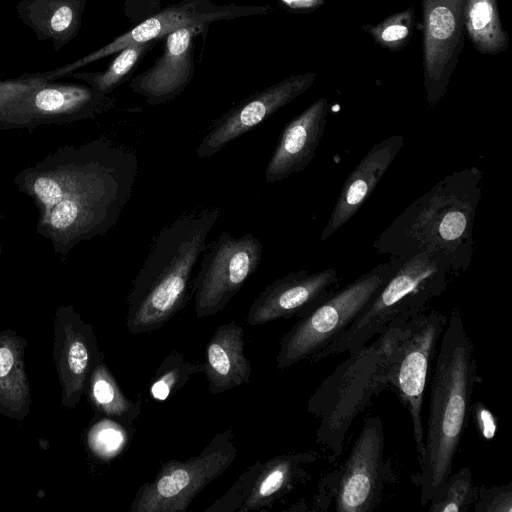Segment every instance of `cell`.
<instances>
[{"label":"cell","mask_w":512,"mask_h":512,"mask_svg":"<svg viewBox=\"0 0 512 512\" xmlns=\"http://www.w3.org/2000/svg\"><path fill=\"white\" fill-rule=\"evenodd\" d=\"M138 159L106 139L61 149L23 173L22 188L38 204L39 231L55 250L106 234L132 196Z\"/></svg>","instance_id":"6da1fadb"},{"label":"cell","mask_w":512,"mask_h":512,"mask_svg":"<svg viewBox=\"0 0 512 512\" xmlns=\"http://www.w3.org/2000/svg\"><path fill=\"white\" fill-rule=\"evenodd\" d=\"M482 172H453L411 203L373 242L377 253L409 258L424 253L452 275L465 272L474 250L473 227Z\"/></svg>","instance_id":"7a4b0ae2"},{"label":"cell","mask_w":512,"mask_h":512,"mask_svg":"<svg viewBox=\"0 0 512 512\" xmlns=\"http://www.w3.org/2000/svg\"><path fill=\"white\" fill-rule=\"evenodd\" d=\"M429 374L430 400L419 471L412 476L426 506L452 472L458 447L468 424L472 395L481 381L469 337L458 310H453L442 332Z\"/></svg>","instance_id":"3957f363"},{"label":"cell","mask_w":512,"mask_h":512,"mask_svg":"<svg viewBox=\"0 0 512 512\" xmlns=\"http://www.w3.org/2000/svg\"><path fill=\"white\" fill-rule=\"evenodd\" d=\"M220 214L217 207L195 210L157 235L128 297L126 325L131 334L159 329L187 304L194 267Z\"/></svg>","instance_id":"277c9868"},{"label":"cell","mask_w":512,"mask_h":512,"mask_svg":"<svg viewBox=\"0 0 512 512\" xmlns=\"http://www.w3.org/2000/svg\"><path fill=\"white\" fill-rule=\"evenodd\" d=\"M411 317L396 319L362 348L348 353L315 389L307 411L318 420L315 442L336 463L358 416L389 387L394 355Z\"/></svg>","instance_id":"5b68a950"},{"label":"cell","mask_w":512,"mask_h":512,"mask_svg":"<svg viewBox=\"0 0 512 512\" xmlns=\"http://www.w3.org/2000/svg\"><path fill=\"white\" fill-rule=\"evenodd\" d=\"M449 269L420 253L405 258L360 316L314 362L354 352L385 331L396 319L412 317L448 288Z\"/></svg>","instance_id":"8992f818"},{"label":"cell","mask_w":512,"mask_h":512,"mask_svg":"<svg viewBox=\"0 0 512 512\" xmlns=\"http://www.w3.org/2000/svg\"><path fill=\"white\" fill-rule=\"evenodd\" d=\"M385 448L382 419L367 416L346 458L319 481L311 510L373 512L396 480Z\"/></svg>","instance_id":"52a82bcc"},{"label":"cell","mask_w":512,"mask_h":512,"mask_svg":"<svg viewBox=\"0 0 512 512\" xmlns=\"http://www.w3.org/2000/svg\"><path fill=\"white\" fill-rule=\"evenodd\" d=\"M403 260L391 257L376 265L300 317L280 340L276 368L314 362L360 316Z\"/></svg>","instance_id":"ba28073f"},{"label":"cell","mask_w":512,"mask_h":512,"mask_svg":"<svg viewBox=\"0 0 512 512\" xmlns=\"http://www.w3.org/2000/svg\"><path fill=\"white\" fill-rule=\"evenodd\" d=\"M237 457L233 433H217L196 456L163 463L153 480L138 489L131 512H183Z\"/></svg>","instance_id":"9c48e42d"},{"label":"cell","mask_w":512,"mask_h":512,"mask_svg":"<svg viewBox=\"0 0 512 512\" xmlns=\"http://www.w3.org/2000/svg\"><path fill=\"white\" fill-rule=\"evenodd\" d=\"M446 323L447 316L430 307L409 318L392 363L389 387L411 418L418 462L424 445L425 388Z\"/></svg>","instance_id":"30bf717a"},{"label":"cell","mask_w":512,"mask_h":512,"mask_svg":"<svg viewBox=\"0 0 512 512\" xmlns=\"http://www.w3.org/2000/svg\"><path fill=\"white\" fill-rule=\"evenodd\" d=\"M204 252L192 284L197 318L226 307L260 266L263 246L251 232L236 237L224 231Z\"/></svg>","instance_id":"8fae6325"},{"label":"cell","mask_w":512,"mask_h":512,"mask_svg":"<svg viewBox=\"0 0 512 512\" xmlns=\"http://www.w3.org/2000/svg\"><path fill=\"white\" fill-rule=\"evenodd\" d=\"M325 456L317 450L290 452L245 470L234 485L218 500L224 512L268 509L310 478L313 466Z\"/></svg>","instance_id":"7c38bea8"},{"label":"cell","mask_w":512,"mask_h":512,"mask_svg":"<svg viewBox=\"0 0 512 512\" xmlns=\"http://www.w3.org/2000/svg\"><path fill=\"white\" fill-rule=\"evenodd\" d=\"M465 0H422L423 73L427 101L446 93L464 45Z\"/></svg>","instance_id":"4fadbf2b"},{"label":"cell","mask_w":512,"mask_h":512,"mask_svg":"<svg viewBox=\"0 0 512 512\" xmlns=\"http://www.w3.org/2000/svg\"><path fill=\"white\" fill-rule=\"evenodd\" d=\"M52 357L61 387V406L72 410L103 355L92 326L71 305L60 306L55 312Z\"/></svg>","instance_id":"5bb4252c"},{"label":"cell","mask_w":512,"mask_h":512,"mask_svg":"<svg viewBox=\"0 0 512 512\" xmlns=\"http://www.w3.org/2000/svg\"><path fill=\"white\" fill-rule=\"evenodd\" d=\"M316 76L315 72H308L288 77L231 108L213 122L198 145L197 156L208 159L218 153L227 144L249 132L307 91L315 82Z\"/></svg>","instance_id":"9a60e30c"},{"label":"cell","mask_w":512,"mask_h":512,"mask_svg":"<svg viewBox=\"0 0 512 512\" xmlns=\"http://www.w3.org/2000/svg\"><path fill=\"white\" fill-rule=\"evenodd\" d=\"M338 281L335 268L288 273L260 292L248 310L246 322L257 326L282 318H300L332 294Z\"/></svg>","instance_id":"2e32d148"},{"label":"cell","mask_w":512,"mask_h":512,"mask_svg":"<svg viewBox=\"0 0 512 512\" xmlns=\"http://www.w3.org/2000/svg\"><path fill=\"white\" fill-rule=\"evenodd\" d=\"M328 111V99L321 97L286 124L266 166V182L284 180L308 166L321 142Z\"/></svg>","instance_id":"e0dca14e"},{"label":"cell","mask_w":512,"mask_h":512,"mask_svg":"<svg viewBox=\"0 0 512 512\" xmlns=\"http://www.w3.org/2000/svg\"><path fill=\"white\" fill-rule=\"evenodd\" d=\"M197 27H183L166 36L162 55L154 65L138 75L130 88L151 105L178 96L190 83L193 72L192 38Z\"/></svg>","instance_id":"ac0fdd59"},{"label":"cell","mask_w":512,"mask_h":512,"mask_svg":"<svg viewBox=\"0 0 512 512\" xmlns=\"http://www.w3.org/2000/svg\"><path fill=\"white\" fill-rule=\"evenodd\" d=\"M404 144L401 135L389 136L376 143L346 178L320 241L332 236L362 207L387 172Z\"/></svg>","instance_id":"d6986e66"},{"label":"cell","mask_w":512,"mask_h":512,"mask_svg":"<svg viewBox=\"0 0 512 512\" xmlns=\"http://www.w3.org/2000/svg\"><path fill=\"white\" fill-rule=\"evenodd\" d=\"M235 16L230 9L200 10L194 3L170 7L137 25L132 30L115 38L99 50L52 72L48 78H54L73 71L76 68L90 64L100 58L118 52L135 43H146L167 36L169 33L183 27H197L211 21Z\"/></svg>","instance_id":"ffe728a7"},{"label":"cell","mask_w":512,"mask_h":512,"mask_svg":"<svg viewBox=\"0 0 512 512\" xmlns=\"http://www.w3.org/2000/svg\"><path fill=\"white\" fill-rule=\"evenodd\" d=\"M202 372L211 394L249 383L252 366L245 355L244 330L235 321L214 331L205 348Z\"/></svg>","instance_id":"44dd1931"},{"label":"cell","mask_w":512,"mask_h":512,"mask_svg":"<svg viewBox=\"0 0 512 512\" xmlns=\"http://www.w3.org/2000/svg\"><path fill=\"white\" fill-rule=\"evenodd\" d=\"M27 340L15 331H0V414L25 419L31 408V389L26 373Z\"/></svg>","instance_id":"7402d4cb"},{"label":"cell","mask_w":512,"mask_h":512,"mask_svg":"<svg viewBox=\"0 0 512 512\" xmlns=\"http://www.w3.org/2000/svg\"><path fill=\"white\" fill-rule=\"evenodd\" d=\"M32 89L4 108L3 112L13 116L48 118L76 116L94 104L93 92L78 85H54Z\"/></svg>","instance_id":"603a6c76"},{"label":"cell","mask_w":512,"mask_h":512,"mask_svg":"<svg viewBox=\"0 0 512 512\" xmlns=\"http://www.w3.org/2000/svg\"><path fill=\"white\" fill-rule=\"evenodd\" d=\"M464 31L481 54L496 55L508 47L509 38L500 20L497 0H465Z\"/></svg>","instance_id":"cb8c5ba5"},{"label":"cell","mask_w":512,"mask_h":512,"mask_svg":"<svg viewBox=\"0 0 512 512\" xmlns=\"http://www.w3.org/2000/svg\"><path fill=\"white\" fill-rule=\"evenodd\" d=\"M87 389L92 404L104 415L127 425L138 417L139 403L124 395L103 359L93 369Z\"/></svg>","instance_id":"d4e9b609"},{"label":"cell","mask_w":512,"mask_h":512,"mask_svg":"<svg viewBox=\"0 0 512 512\" xmlns=\"http://www.w3.org/2000/svg\"><path fill=\"white\" fill-rule=\"evenodd\" d=\"M80 8V0H34L26 7V15L37 30L63 40L76 32Z\"/></svg>","instance_id":"484cf974"},{"label":"cell","mask_w":512,"mask_h":512,"mask_svg":"<svg viewBox=\"0 0 512 512\" xmlns=\"http://www.w3.org/2000/svg\"><path fill=\"white\" fill-rule=\"evenodd\" d=\"M478 486L469 466H463L442 482L428 502L429 512H467L477 497Z\"/></svg>","instance_id":"4316f807"},{"label":"cell","mask_w":512,"mask_h":512,"mask_svg":"<svg viewBox=\"0 0 512 512\" xmlns=\"http://www.w3.org/2000/svg\"><path fill=\"white\" fill-rule=\"evenodd\" d=\"M202 372V363L192 362L179 351H171L159 365L150 386L154 400L165 401L186 385L195 374Z\"/></svg>","instance_id":"83f0119b"},{"label":"cell","mask_w":512,"mask_h":512,"mask_svg":"<svg viewBox=\"0 0 512 512\" xmlns=\"http://www.w3.org/2000/svg\"><path fill=\"white\" fill-rule=\"evenodd\" d=\"M415 25V9L409 7L375 25H365L363 29L378 46L389 51H399L411 40Z\"/></svg>","instance_id":"f1b7e54d"},{"label":"cell","mask_w":512,"mask_h":512,"mask_svg":"<svg viewBox=\"0 0 512 512\" xmlns=\"http://www.w3.org/2000/svg\"><path fill=\"white\" fill-rule=\"evenodd\" d=\"M147 47L148 42L135 43L120 50L108 69L94 78L95 88L102 93L112 90L132 70Z\"/></svg>","instance_id":"f546056e"},{"label":"cell","mask_w":512,"mask_h":512,"mask_svg":"<svg viewBox=\"0 0 512 512\" xmlns=\"http://www.w3.org/2000/svg\"><path fill=\"white\" fill-rule=\"evenodd\" d=\"M474 512H512V483L478 487Z\"/></svg>","instance_id":"4dcf8cb0"},{"label":"cell","mask_w":512,"mask_h":512,"mask_svg":"<svg viewBox=\"0 0 512 512\" xmlns=\"http://www.w3.org/2000/svg\"><path fill=\"white\" fill-rule=\"evenodd\" d=\"M470 414L473 415L479 436L488 441L494 438L497 432V420L490 410L481 402L471 405Z\"/></svg>","instance_id":"1f68e13d"},{"label":"cell","mask_w":512,"mask_h":512,"mask_svg":"<svg viewBox=\"0 0 512 512\" xmlns=\"http://www.w3.org/2000/svg\"><path fill=\"white\" fill-rule=\"evenodd\" d=\"M281 2L294 10H312L324 3V0H281Z\"/></svg>","instance_id":"d6a6232c"},{"label":"cell","mask_w":512,"mask_h":512,"mask_svg":"<svg viewBox=\"0 0 512 512\" xmlns=\"http://www.w3.org/2000/svg\"><path fill=\"white\" fill-rule=\"evenodd\" d=\"M0 256H1V242H0Z\"/></svg>","instance_id":"836d02e7"}]
</instances>
